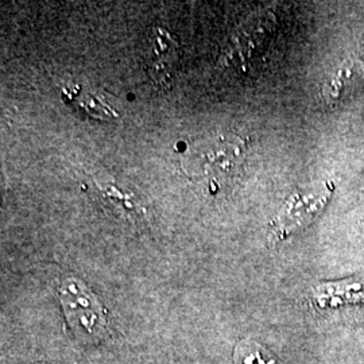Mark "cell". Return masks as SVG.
Masks as SVG:
<instances>
[{
  "label": "cell",
  "mask_w": 364,
  "mask_h": 364,
  "mask_svg": "<svg viewBox=\"0 0 364 364\" xmlns=\"http://www.w3.org/2000/svg\"><path fill=\"white\" fill-rule=\"evenodd\" d=\"M364 84V63L350 58L335 70L323 85V96L328 105H338L351 99Z\"/></svg>",
  "instance_id": "obj_3"
},
{
  "label": "cell",
  "mask_w": 364,
  "mask_h": 364,
  "mask_svg": "<svg viewBox=\"0 0 364 364\" xmlns=\"http://www.w3.org/2000/svg\"><path fill=\"white\" fill-rule=\"evenodd\" d=\"M147 69L158 82H166L170 78L171 65L177 58V43L169 33L156 28L151 41V52L147 55Z\"/></svg>",
  "instance_id": "obj_5"
},
{
  "label": "cell",
  "mask_w": 364,
  "mask_h": 364,
  "mask_svg": "<svg viewBox=\"0 0 364 364\" xmlns=\"http://www.w3.org/2000/svg\"><path fill=\"white\" fill-rule=\"evenodd\" d=\"M68 323L81 338L102 336L105 329V309L91 290L76 279H65L58 289Z\"/></svg>",
  "instance_id": "obj_1"
},
{
  "label": "cell",
  "mask_w": 364,
  "mask_h": 364,
  "mask_svg": "<svg viewBox=\"0 0 364 364\" xmlns=\"http://www.w3.org/2000/svg\"><path fill=\"white\" fill-rule=\"evenodd\" d=\"M332 193L333 183L326 182L311 193H296L290 197L274 220L272 235L275 240L284 239L299 228L309 225L326 208Z\"/></svg>",
  "instance_id": "obj_2"
},
{
  "label": "cell",
  "mask_w": 364,
  "mask_h": 364,
  "mask_svg": "<svg viewBox=\"0 0 364 364\" xmlns=\"http://www.w3.org/2000/svg\"><path fill=\"white\" fill-rule=\"evenodd\" d=\"M96 201L105 212L124 220H144L147 216V208L130 192H124L112 183L95 186Z\"/></svg>",
  "instance_id": "obj_4"
},
{
  "label": "cell",
  "mask_w": 364,
  "mask_h": 364,
  "mask_svg": "<svg viewBox=\"0 0 364 364\" xmlns=\"http://www.w3.org/2000/svg\"><path fill=\"white\" fill-rule=\"evenodd\" d=\"M234 360L235 364H282L266 348L251 340H243L237 344Z\"/></svg>",
  "instance_id": "obj_7"
},
{
  "label": "cell",
  "mask_w": 364,
  "mask_h": 364,
  "mask_svg": "<svg viewBox=\"0 0 364 364\" xmlns=\"http://www.w3.org/2000/svg\"><path fill=\"white\" fill-rule=\"evenodd\" d=\"M245 141L236 138L215 144L204 153V161L200 164L204 170V174H227L234 171L237 162L242 159L245 153Z\"/></svg>",
  "instance_id": "obj_6"
}]
</instances>
